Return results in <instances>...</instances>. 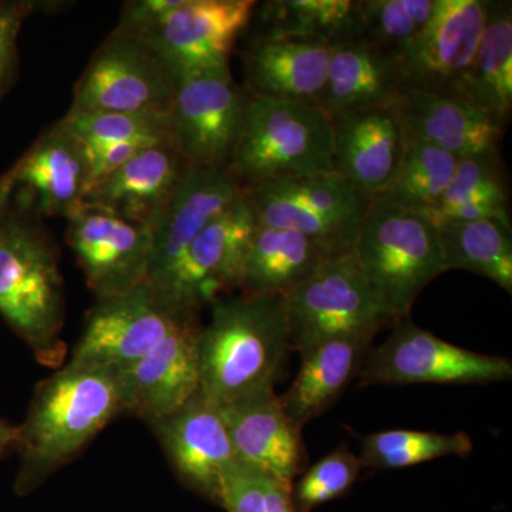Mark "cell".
<instances>
[{
  "label": "cell",
  "mask_w": 512,
  "mask_h": 512,
  "mask_svg": "<svg viewBox=\"0 0 512 512\" xmlns=\"http://www.w3.org/2000/svg\"><path fill=\"white\" fill-rule=\"evenodd\" d=\"M124 416L119 373L69 360L36 384L15 451V493L32 494L72 463L111 421Z\"/></svg>",
  "instance_id": "6da1fadb"
},
{
  "label": "cell",
  "mask_w": 512,
  "mask_h": 512,
  "mask_svg": "<svg viewBox=\"0 0 512 512\" xmlns=\"http://www.w3.org/2000/svg\"><path fill=\"white\" fill-rule=\"evenodd\" d=\"M0 316L40 365L59 369L66 299L59 251L40 218L0 200Z\"/></svg>",
  "instance_id": "7a4b0ae2"
},
{
  "label": "cell",
  "mask_w": 512,
  "mask_h": 512,
  "mask_svg": "<svg viewBox=\"0 0 512 512\" xmlns=\"http://www.w3.org/2000/svg\"><path fill=\"white\" fill-rule=\"evenodd\" d=\"M198 349L200 390L218 406L274 387L291 350L282 299L222 296L211 305Z\"/></svg>",
  "instance_id": "3957f363"
},
{
  "label": "cell",
  "mask_w": 512,
  "mask_h": 512,
  "mask_svg": "<svg viewBox=\"0 0 512 512\" xmlns=\"http://www.w3.org/2000/svg\"><path fill=\"white\" fill-rule=\"evenodd\" d=\"M353 255L393 325L409 318L420 292L446 271L437 228L419 212L379 198L370 204Z\"/></svg>",
  "instance_id": "277c9868"
},
{
  "label": "cell",
  "mask_w": 512,
  "mask_h": 512,
  "mask_svg": "<svg viewBox=\"0 0 512 512\" xmlns=\"http://www.w3.org/2000/svg\"><path fill=\"white\" fill-rule=\"evenodd\" d=\"M227 170L242 188L332 173L330 117L315 103L249 96Z\"/></svg>",
  "instance_id": "5b68a950"
},
{
  "label": "cell",
  "mask_w": 512,
  "mask_h": 512,
  "mask_svg": "<svg viewBox=\"0 0 512 512\" xmlns=\"http://www.w3.org/2000/svg\"><path fill=\"white\" fill-rule=\"evenodd\" d=\"M259 227L291 229L332 258L352 255L372 200L333 173L282 178L242 188Z\"/></svg>",
  "instance_id": "8992f818"
},
{
  "label": "cell",
  "mask_w": 512,
  "mask_h": 512,
  "mask_svg": "<svg viewBox=\"0 0 512 512\" xmlns=\"http://www.w3.org/2000/svg\"><path fill=\"white\" fill-rule=\"evenodd\" d=\"M291 350L338 336H369L392 320L377 302L355 255L328 259L306 281L282 296Z\"/></svg>",
  "instance_id": "52a82bcc"
},
{
  "label": "cell",
  "mask_w": 512,
  "mask_h": 512,
  "mask_svg": "<svg viewBox=\"0 0 512 512\" xmlns=\"http://www.w3.org/2000/svg\"><path fill=\"white\" fill-rule=\"evenodd\" d=\"M379 348L369 350L359 373V387L375 384H488L512 377L507 357L481 355L451 345L409 318L396 323Z\"/></svg>",
  "instance_id": "ba28073f"
},
{
  "label": "cell",
  "mask_w": 512,
  "mask_h": 512,
  "mask_svg": "<svg viewBox=\"0 0 512 512\" xmlns=\"http://www.w3.org/2000/svg\"><path fill=\"white\" fill-rule=\"evenodd\" d=\"M177 82L140 39L116 29L77 82L69 111L167 116Z\"/></svg>",
  "instance_id": "9c48e42d"
},
{
  "label": "cell",
  "mask_w": 512,
  "mask_h": 512,
  "mask_svg": "<svg viewBox=\"0 0 512 512\" xmlns=\"http://www.w3.org/2000/svg\"><path fill=\"white\" fill-rule=\"evenodd\" d=\"M248 99L231 69L178 80L167 123L175 146L191 168H227L244 126Z\"/></svg>",
  "instance_id": "30bf717a"
},
{
  "label": "cell",
  "mask_w": 512,
  "mask_h": 512,
  "mask_svg": "<svg viewBox=\"0 0 512 512\" xmlns=\"http://www.w3.org/2000/svg\"><path fill=\"white\" fill-rule=\"evenodd\" d=\"M256 5L254 0H183L156 28L134 37L177 80L229 69L234 47L247 32Z\"/></svg>",
  "instance_id": "8fae6325"
},
{
  "label": "cell",
  "mask_w": 512,
  "mask_h": 512,
  "mask_svg": "<svg viewBox=\"0 0 512 512\" xmlns=\"http://www.w3.org/2000/svg\"><path fill=\"white\" fill-rule=\"evenodd\" d=\"M256 222L244 194L214 218L190 248L158 293L174 311L200 316L204 306L241 286L245 255Z\"/></svg>",
  "instance_id": "7c38bea8"
},
{
  "label": "cell",
  "mask_w": 512,
  "mask_h": 512,
  "mask_svg": "<svg viewBox=\"0 0 512 512\" xmlns=\"http://www.w3.org/2000/svg\"><path fill=\"white\" fill-rule=\"evenodd\" d=\"M187 318L174 311L147 282L99 299L87 313L70 360L119 373L137 363Z\"/></svg>",
  "instance_id": "4fadbf2b"
},
{
  "label": "cell",
  "mask_w": 512,
  "mask_h": 512,
  "mask_svg": "<svg viewBox=\"0 0 512 512\" xmlns=\"http://www.w3.org/2000/svg\"><path fill=\"white\" fill-rule=\"evenodd\" d=\"M66 221L67 245L97 301L147 282L153 247L150 225L84 202Z\"/></svg>",
  "instance_id": "5bb4252c"
},
{
  "label": "cell",
  "mask_w": 512,
  "mask_h": 512,
  "mask_svg": "<svg viewBox=\"0 0 512 512\" xmlns=\"http://www.w3.org/2000/svg\"><path fill=\"white\" fill-rule=\"evenodd\" d=\"M87 180L86 151L59 120L0 175V200L12 202L40 220L67 218L82 207Z\"/></svg>",
  "instance_id": "9a60e30c"
},
{
  "label": "cell",
  "mask_w": 512,
  "mask_h": 512,
  "mask_svg": "<svg viewBox=\"0 0 512 512\" xmlns=\"http://www.w3.org/2000/svg\"><path fill=\"white\" fill-rule=\"evenodd\" d=\"M488 0H436L426 28L403 59L407 92L456 96L470 72Z\"/></svg>",
  "instance_id": "2e32d148"
},
{
  "label": "cell",
  "mask_w": 512,
  "mask_h": 512,
  "mask_svg": "<svg viewBox=\"0 0 512 512\" xmlns=\"http://www.w3.org/2000/svg\"><path fill=\"white\" fill-rule=\"evenodd\" d=\"M200 318L181 320L146 356L119 372L124 414L153 423L200 392Z\"/></svg>",
  "instance_id": "e0dca14e"
},
{
  "label": "cell",
  "mask_w": 512,
  "mask_h": 512,
  "mask_svg": "<svg viewBox=\"0 0 512 512\" xmlns=\"http://www.w3.org/2000/svg\"><path fill=\"white\" fill-rule=\"evenodd\" d=\"M148 426L181 483L218 505L222 476L237 460L220 406L200 390L183 407Z\"/></svg>",
  "instance_id": "ac0fdd59"
},
{
  "label": "cell",
  "mask_w": 512,
  "mask_h": 512,
  "mask_svg": "<svg viewBox=\"0 0 512 512\" xmlns=\"http://www.w3.org/2000/svg\"><path fill=\"white\" fill-rule=\"evenodd\" d=\"M241 194V184L225 167L188 170L151 224L153 247L147 284L154 291H164L194 239Z\"/></svg>",
  "instance_id": "d6986e66"
},
{
  "label": "cell",
  "mask_w": 512,
  "mask_h": 512,
  "mask_svg": "<svg viewBox=\"0 0 512 512\" xmlns=\"http://www.w3.org/2000/svg\"><path fill=\"white\" fill-rule=\"evenodd\" d=\"M332 173L370 200L392 183L407 141L394 106L330 117Z\"/></svg>",
  "instance_id": "ffe728a7"
},
{
  "label": "cell",
  "mask_w": 512,
  "mask_h": 512,
  "mask_svg": "<svg viewBox=\"0 0 512 512\" xmlns=\"http://www.w3.org/2000/svg\"><path fill=\"white\" fill-rule=\"evenodd\" d=\"M235 456L293 484L305 466L302 430L286 416L274 387L220 406Z\"/></svg>",
  "instance_id": "44dd1931"
},
{
  "label": "cell",
  "mask_w": 512,
  "mask_h": 512,
  "mask_svg": "<svg viewBox=\"0 0 512 512\" xmlns=\"http://www.w3.org/2000/svg\"><path fill=\"white\" fill-rule=\"evenodd\" d=\"M332 46L305 37L248 39L244 50L249 96L259 99L315 103L326 76Z\"/></svg>",
  "instance_id": "7402d4cb"
},
{
  "label": "cell",
  "mask_w": 512,
  "mask_h": 512,
  "mask_svg": "<svg viewBox=\"0 0 512 512\" xmlns=\"http://www.w3.org/2000/svg\"><path fill=\"white\" fill-rule=\"evenodd\" d=\"M190 168L173 138L157 141L90 188L84 204L151 227Z\"/></svg>",
  "instance_id": "603a6c76"
},
{
  "label": "cell",
  "mask_w": 512,
  "mask_h": 512,
  "mask_svg": "<svg viewBox=\"0 0 512 512\" xmlns=\"http://www.w3.org/2000/svg\"><path fill=\"white\" fill-rule=\"evenodd\" d=\"M406 141H417L463 158L498 147L507 121L456 96L407 92L394 104Z\"/></svg>",
  "instance_id": "cb8c5ba5"
},
{
  "label": "cell",
  "mask_w": 512,
  "mask_h": 512,
  "mask_svg": "<svg viewBox=\"0 0 512 512\" xmlns=\"http://www.w3.org/2000/svg\"><path fill=\"white\" fill-rule=\"evenodd\" d=\"M407 93L402 60L362 42L332 47L325 87L316 104L329 117L390 107Z\"/></svg>",
  "instance_id": "d4e9b609"
},
{
  "label": "cell",
  "mask_w": 512,
  "mask_h": 512,
  "mask_svg": "<svg viewBox=\"0 0 512 512\" xmlns=\"http://www.w3.org/2000/svg\"><path fill=\"white\" fill-rule=\"evenodd\" d=\"M372 340L369 336H338L299 352L298 376L279 396L286 416L299 430L328 412L346 386L359 376Z\"/></svg>",
  "instance_id": "484cf974"
},
{
  "label": "cell",
  "mask_w": 512,
  "mask_h": 512,
  "mask_svg": "<svg viewBox=\"0 0 512 512\" xmlns=\"http://www.w3.org/2000/svg\"><path fill=\"white\" fill-rule=\"evenodd\" d=\"M328 259H333L329 252L306 235L256 225L249 239L239 291L282 298Z\"/></svg>",
  "instance_id": "4316f807"
},
{
  "label": "cell",
  "mask_w": 512,
  "mask_h": 512,
  "mask_svg": "<svg viewBox=\"0 0 512 512\" xmlns=\"http://www.w3.org/2000/svg\"><path fill=\"white\" fill-rule=\"evenodd\" d=\"M421 215L436 228L450 222L485 218L511 221L504 164L498 147L460 158L439 202Z\"/></svg>",
  "instance_id": "83f0119b"
},
{
  "label": "cell",
  "mask_w": 512,
  "mask_h": 512,
  "mask_svg": "<svg viewBox=\"0 0 512 512\" xmlns=\"http://www.w3.org/2000/svg\"><path fill=\"white\" fill-rule=\"evenodd\" d=\"M460 99L507 121L512 109V3L488 0L483 36Z\"/></svg>",
  "instance_id": "f1b7e54d"
},
{
  "label": "cell",
  "mask_w": 512,
  "mask_h": 512,
  "mask_svg": "<svg viewBox=\"0 0 512 512\" xmlns=\"http://www.w3.org/2000/svg\"><path fill=\"white\" fill-rule=\"evenodd\" d=\"M248 39L305 37L335 47L355 42L357 0H269L256 5Z\"/></svg>",
  "instance_id": "f546056e"
},
{
  "label": "cell",
  "mask_w": 512,
  "mask_h": 512,
  "mask_svg": "<svg viewBox=\"0 0 512 512\" xmlns=\"http://www.w3.org/2000/svg\"><path fill=\"white\" fill-rule=\"evenodd\" d=\"M444 265L484 276L512 292L511 221L498 218L450 222L437 228Z\"/></svg>",
  "instance_id": "4dcf8cb0"
},
{
  "label": "cell",
  "mask_w": 512,
  "mask_h": 512,
  "mask_svg": "<svg viewBox=\"0 0 512 512\" xmlns=\"http://www.w3.org/2000/svg\"><path fill=\"white\" fill-rule=\"evenodd\" d=\"M458 160L460 158L430 144L407 141L392 183L379 200L419 214L429 211L447 190Z\"/></svg>",
  "instance_id": "1f68e13d"
},
{
  "label": "cell",
  "mask_w": 512,
  "mask_h": 512,
  "mask_svg": "<svg viewBox=\"0 0 512 512\" xmlns=\"http://www.w3.org/2000/svg\"><path fill=\"white\" fill-rule=\"evenodd\" d=\"M436 8V0H357L355 42L402 60Z\"/></svg>",
  "instance_id": "d6a6232c"
},
{
  "label": "cell",
  "mask_w": 512,
  "mask_h": 512,
  "mask_svg": "<svg viewBox=\"0 0 512 512\" xmlns=\"http://www.w3.org/2000/svg\"><path fill=\"white\" fill-rule=\"evenodd\" d=\"M473 439L463 431L443 434L436 431L386 430L362 439V467L394 470L427 463L443 457H468Z\"/></svg>",
  "instance_id": "836d02e7"
},
{
  "label": "cell",
  "mask_w": 512,
  "mask_h": 512,
  "mask_svg": "<svg viewBox=\"0 0 512 512\" xmlns=\"http://www.w3.org/2000/svg\"><path fill=\"white\" fill-rule=\"evenodd\" d=\"M62 121L80 141L87 157L117 144L157 143L171 137L167 116L157 114L67 111Z\"/></svg>",
  "instance_id": "e575fe53"
},
{
  "label": "cell",
  "mask_w": 512,
  "mask_h": 512,
  "mask_svg": "<svg viewBox=\"0 0 512 512\" xmlns=\"http://www.w3.org/2000/svg\"><path fill=\"white\" fill-rule=\"evenodd\" d=\"M292 485L235 460L222 476L218 505L227 512H296Z\"/></svg>",
  "instance_id": "d590c367"
},
{
  "label": "cell",
  "mask_w": 512,
  "mask_h": 512,
  "mask_svg": "<svg viewBox=\"0 0 512 512\" xmlns=\"http://www.w3.org/2000/svg\"><path fill=\"white\" fill-rule=\"evenodd\" d=\"M362 470L359 456L343 444L320 458L301 480L292 485V500L296 512H312L320 505L348 494Z\"/></svg>",
  "instance_id": "8d00e7d4"
},
{
  "label": "cell",
  "mask_w": 512,
  "mask_h": 512,
  "mask_svg": "<svg viewBox=\"0 0 512 512\" xmlns=\"http://www.w3.org/2000/svg\"><path fill=\"white\" fill-rule=\"evenodd\" d=\"M40 5L33 0H0V101L15 82L20 30Z\"/></svg>",
  "instance_id": "74e56055"
},
{
  "label": "cell",
  "mask_w": 512,
  "mask_h": 512,
  "mask_svg": "<svg viewBox=\"0 0 512 512\" xmlns=\"http://www.w3.org/2000/svg\"><path fill=\"white\" fill-rule=\"evenodd\" d=\"M183 0H134L124 5L117 30L131 36H140L156 28Z\"/></svg>",
  "instance_id": "f35d334b"
},
{
  "label": "cell",
  "mask_w": 512,
  "mask_h": 512,
  "mask_svg": "<svg viewBox=\"0 0 512 512\" xmlns=\"http://www.w3.org/2000/svg\"><path fill=\"white\" fill-rule=\"evenodd\" d=\"M16 436H18V426L0 419V458L5 457L9 451L15 450Z\"/></svg>",
  "instance_id": "ab89813d"
}]
</instances>
